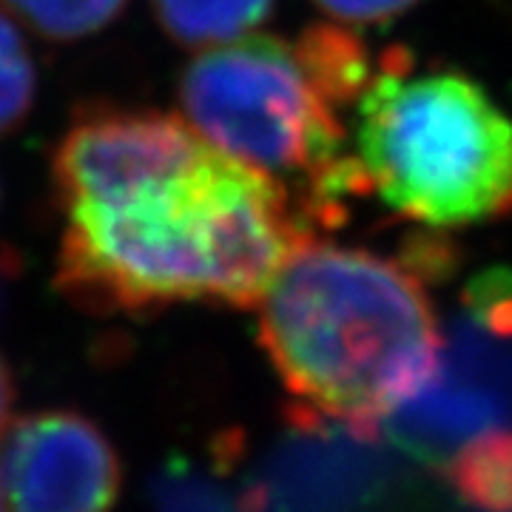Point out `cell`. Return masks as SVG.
I'll list each match as a JSON object with an SVG mask.
<instances>
[{"label": "cell", "mask_w": 512, "mask_h": 512, "mask_svg": "<svg viewBox=\"0 0 512 512\" xmlns=\"http://www.w3.org/2000/svg\"><path fill=\"white\" fill-rule=\"evenodd\" d=\"M57 288L83 311L256 308L311 225L282 185L157 109L77 111L52 160Z\"/></svg>", "instance_id": "obj_1"}, {"label": "cell", "mask_w": 512, "mask_h": 512, "mask_svg": "<svg viewBox=\"0 0 512 512\" xmlns=\"http://www.w3.org/2000/svg\"><path fill=\"white\" fill-rule=\"evenodd\" d=\"M259 308V342L305 433L373 439L439 376L444 333L413 262L302 239Z\"/></svg>", "instance_id": "obj_2"}, {"label": "cell", "mask_w": 512, "mask_h": 512, "mask_svg": "<svg viewBox=\"0 0 512 512\" xmlns=\"http://www.w3.org/2000/svg\"><path fill=\"white\" fill-rule=\"evenodd\" d=\"M373 57L342 23L296 40L245 35L202 49L180 74L183 120L211 146L282 185L302 217L330 225L342 200L370 188L345 151L342 109L359 103Z\"/></svg>", "instance_id": "obj_3"}, {"label": "cell", "mask_w": 512, "mask_h": 512, "mask_svg": "<svg viewBox=\"0 0 512 512\" xmlns=\"http://www.w3.org/2000/svg\"><path fill=\"white\" fill-rule=\"evenodd\" d=\"M353 123L367 185L402 217L464 228L512 214V117L476 80L384 57Z\"/></svg>", "instance_id": "obj_4"}, {"label": "cell", "mask_w": 512, "mask_h": 512, "mask_svg": "<svg viewBox=\"0 0 512 512\" xmlns=\"http://www.w3.org/2000/svg\"><path fill=\"white\" fill-rule=\"evenodd\" d=\"M120 484L114 444L83 413H32L0 439L3 512H111Z\"/></svg>", "instance_id": "obj_5"}, {"label": "cell", "mask_w": 512, "mask_h": 512, "mask_svg": "<svg viewBox=\"0 0 512 512\" xmlns=\"http://www.w3.org/2000/svg\"><path fill=\"white\" fill-rule=\"evenodd\" d=\"M165 35L185 49H211L254 35L276 0H148Z\"/></svg>", "instance_id": "obj_6"}, {"label": "cell", "mask_w": 512, "mask_h": 512, "mask_svg": "<svg viewBox=\"0 0 512 512\" xmlns=\"http://www.w3.org/2000/svg\"><path fill=\"white\" fill-rule=\"evenodd\" d=\"M444 476L473 510L512 512V427L481 430L458 444Z\"/></svg>", "instance_id": "obj_7"}, {"label": "cell", "mask_w": 512, "mask_h": 512, "mask_svg": "<svg viewBox=\"0 0 512 512\" xmlns=\"http://www.w3.org/2000/svg\"><path fill=\"white\" fill-rule=\"evenodd\" d=\"M128 0H0L3 12L35 35L74 43L100 35L123 15Z\"/></svg>", "instance_id": "obj_8"}, {"label": "cell", "mask_w": 512, "mask_h": 512, "mask_svg": "<svg viewBox=\"0 0 512 512\" xmlns=\"http://www.w3.org/2000/svg\"><path fill=\"white\" fill-rule=\"evenodd\" d=\"M35 94L37 69L23 26L0 12V137L29 117Z\"/></svg>", "instance_id": "obj_9"}, {"label": "cell", "mask_w": 512, "mask_h": 512, "mask_svg": "<svg viewBox=\"0 0 512 512\" xmlns=\"http://www.w3.org/2000/svg\"><path fill=\"white\" fill-rule=\"evenodd\" d=\"M154 512H239V504L194 467L171 464L154 484Z\"/></svg>", "instance_id": "obj_10"}, {"label": "cell", "mask_w": 512, "mask_h": 512, "mask_svg": "<svg viewBox=\"0 0 512 512\" xmlns=\"http://www.w3.org/2000/svg\"><path fill=\"white\" fill-rule=\"evenodd\" d=\"M419 0H313L319 12L342 26H373L402 18Z\"/></svg>", "instance_id": "obj_11"}, {"label": "cell", "mask_w": 512, "mask_h": 512, "mask_svg": "<svg viewBox=\"0 0 512 512\" xmlns=\"http://www.w3.org/2000/svg\"><path fill=\"white\" fill-rule=\"evenodd\" d=\"M12 404H15V382H12L9 365L0 356V439L9 427V419H12Z\"/></svg>", "instance_id": "obj_12"}, {"label": "cell", "mask_w": 512, "mask_h": 512, "mask_svg": "<svg viewBox=\"0 0 512 512\" xmlns=\"http://www.w3.org/2000/svg\"><path fill=\"white\" fill-rule=\"evenodd\" d=\"M0 288H3V271H0Z\"/></svg>", "instance_id": "obj_13"}, {"label": "cell", "mask_w": 512, "mask_h": 512, "mask_svg": "<svg viewBox=\"0 0 512 512\" xmlns=\"http://www.w3.org/2000/svg\"><path fill=\"white\" fill-rule=\"evenodd\" d=\"M0 512H3V504H0Z\"/></svg>", "instance_id": "obj_14"}]
</instances>
